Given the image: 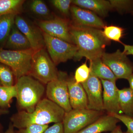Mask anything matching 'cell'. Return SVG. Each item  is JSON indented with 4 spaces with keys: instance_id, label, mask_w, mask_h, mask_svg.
Returning a JSON list of instances; mask_svg holds the SVG:
<instances>
[{
    "instance_id": "obj_1",
    "label": "cell",
    "mask_w": 133,
    "mask_h": 133,
    "mask_svg": "<svg viewBox=\"0 0 133 133\" xmlns=\"http://www.w3.org/2000/svg\"><path fill=\"white\" fill-rule=\"evenodd\" d=\"M70 33L77 51L74 59L79 61L83 57L90 61L102 57L110 41L99 29L71 25Z\"/></svg>"
},
{
    "instance_id": "obj_2",
    "label": "cell",
    "mask_w": 133,
    "mask_h": 133,
    "mask_svg": "<svg viewBox=\"0 0 133 133\" xmlns=\"http://www.w3.org/2000/svg\"><path fill=\"white\" fill-rule=\"evenodd\" d=\"M65 112L58 105L48 98H44L32 112L19 111L13 115L10 119L14 127L19 129L32 125H43L62 122Z\"/></svg>"
},
{
    "instance_id": "obj_3",
    "label": "cell",
    "mask_w": 133,
    "mask_h": 133,
    "mask_svg": "<svg viewBox=\"0 0 133 133\" xmlns=\"http://www.w3.org/2000/svg\"><path fill=\"white\" fill-rule=\"evenodd\" d=\"M15 85L18 105L23 111L32 112L45 92L43 84L31 76L26 75L17 79Z\"/></svg>"
},
{
    "instance_id": "obj_4",
    "label": "cell",
    "mask_w": 133,
    "mask_h": 133,
    "mask_svg": "<svg viewBox=\"0 0 133 133\" xmlns=\"http://www.w3.org/2000/svg\"><path fill=\"white\" fill-rule=\"evenodd\" d=\"M35 51H14L0 49V63L10 67L17 80L29 75L31 60Z\"/></svg>"
},
{
    "instance_id": "obj_5",
    "label": "cell",
    "mask_w": 133,
    "mask_h": 133,
    "mask_svg": "<svg viewBox=\"0 0 133 133\" xmlns=\"http://www.w3.org/2000/svg\"><path fill=\"white\" fill-rule=\"evenodd\" d=\"M58 71L56 65L44 48L34 52L29 76L43 84H47L57 78Z\"/></svg>"
},
{
    "instance_id": "obj_6",
    "label": "cell",
    "mask_w": 133,
    "mask_h": 133,
    "mask_svg": "<svg viewBox=\"0 0 133 133\" xmlns=\"http://www.w3.org/2000/svg\"><path fill=\"white\" fill-rule=\"evenodd\" d=\"M104 111L72 109L65 112L63 123L65 133H78L104 115Z\"/></svg>"
},
{
    "instance_id": "obj_7",
    "label": "cell",
    "mask_w": 133,
    "mask_h": 133,
    "mask_svg": "<svg viewBox=\"0 0 133 133\" xmlns=\"http://www.w3.org/2000/svg\"><path fill=\"white\" fill-rule=\"evenodd\" d=\"M42 34L48 53L56 65L75 57L77 51L75 44L49 35L43 31Z\"/></svg>"
},
{
    "instance_id": "obj_8",
    "label": "cell",
    "mask_w": 133,
    "mask_h": 133,
    "mask_svg": "<svg viewBox=\"0 0 133 133\" xmlns=\"http://www.w3.org/2000/svg\"><path fill=\"white\" fill-rule=\"evenodd\" d=\"M66 72L58 71L57 78L48 83L46 87L47 98L58 105L65 112L72 109L69 100Z\"/></svg>"
},
{
    "instance_id": "obj_9",
    "label": "cell",
    "mask_w": 133,
    "mask_h": 133,
    "mask_svg": "<svg viewBox=\"0 0 133 133\" xmlns=\"http://www.w3.org/2000/svg\"><path fill=\"white\" fill-rule=\"evenodd\" d=\"M101 59L111 69L117 79H127L133 73L132 64L127 55L120 50L112 53L104 52Z\"/></svg>"
},
{
    "instance_id": "obj_10",
    "label": "cell",
    "mask_w": 133,
    "mask_h": 133,
    "mask_svg": "<svg viewBox=\"0 0 133 133\" xmlns=\"http://www.w3.org/2000/svg\"><path fill=\"white\" fill-rule=\"evenodd\" d=\"M43 32L49 35L74 44L70 33V26L66 20L59 17L37 22Z\"/></svg>"
},
{
    "instance_id": "obj_11",
    "label": "cell",
    "mask_w": 133,
    "mask_h": 133,
    "mask_svg": "<svg viewBox=\"0 0 133 133\" xmlns=\"http://www.w3.org/2000/svg\"><path fill=\"white\" fill-rule=\"evenodd\" d=\"M81 84L87 96L88 109L104 111L102 84L100 79L90 74L88 79Z\"/></svg>"
},
{
    "instance_id": "obj_12",
    "label": "cell",
    "mask_w": 133,
    "mask_h": 133,
    "mask_svg": "<svg viewBox=\"0 0 133 133\" xmlns=\"http://www.w3.org/2000/svg\"><path fill=\"white\" fill-rule=\"evenodd\" d=\"M15 25L25 36L35 51L44 48L45 46L42 31L30 23L22 17L17 15Z\"/></svg>"
},
{
    "instance_id": "obj_13",
    "label": "cell",
    "mask_w": 133,
    "mask_h": 133,
    "mask_svg": "<svg viewBox=\"0 0 133 133\" xmlns=\"http://www.w3.org/2000/svg\"><path fill=\"white\" fill-rule=\"evenodd\" d=\"M70 11L74 25L98 29L104 28V22L94 12L74 5L71 7Z\"/></svg>"
},
{
    "instance_id": "obj_14",
    "label": "cell",
    "mask_w": 133,
    "mask_h": 133,
    "mask_svg": "<svg viewBox=\"0 0 133 133\" xmlns=\"http://www.w3.org/2000/svg\"><path fill=\"white\" fill-rule=\"evenodd\" d=\"M104 88L102 99L103 108L108 114H121L119 106V90L116 82L100 79Z\"/></svg>"
},
{
    "instance_id": "obj_15",
    "label": "cell",
    "mask_w": 133,
    "mask_h": 133,
    "mask_svg": "<svg viewBox=\"0 0 133 133\" xmlns=\"http://www.w3.org/2000/svg\"><path fill=\"white\" fill-rule=\"evenodd\" d=\"M70 104L72 109H88L87 98L85 91L80 83H77L74 78L67 80Z\"/></svg>"
},
{
    "instance_id": "obj_16",
    "label": "cell",
    "mask_w": 133,
    "mask_h": 133,
    "mask_svg": "<svg viewBox=\"0 0 133 133\" xmlns=\"http://www.w3.org/2000/svg\"><path fill=\"white\" fill-rule=\"evenodd\" d=\"M119 122L120 121L118 119L110 115H104L78 133H101L111 132L115 128Z\"/></svg>"
},
{
    "instance_id": "obj_17",
    "label": "cell",
    "mask_w": 133,
    "mask_h": 133,
    "mask_svg": "<svg viewBox=\"0 0 133 133\" xmlns=\"http://www.w3.org/2000/svg\"><path fill=\"white\" fill-rule=\"evenodd\" d=\"M4 48L5 49L14 51L32 49L28 40L15 24L12 27Z\"/></svg>"
},
{
    "instance_id": "obj_18",
    "label": "cell",
    "mask_w": 133,
    "mask_h": 133,
    "mask_svg": "<svg viewBox=\"0 0 133 133\" xmlns=\"http://www.w3.org/2000/svg\"><path fill=\"white\" fill-rule=\"evenodd\" d=\"M75 6L90 10L101 16H105L112 9L109 1L105 0H73Z\"/></svg>"
},
{
    "instance_id": "obj_19",
    "label": "cell",
    "mask_w": 133,
    "mask_h": 133,
    "mask_svg": "<svg viewBox=\"0 0 133 133\" xmlns=\"http://www.w3.org/2000/svg\"><path fill=\"white\" fill-rule=\"evenodd\" d=\"M90 75L100 79L116 82L117 79L108 66L102 62L101 58L90 61Z\"/></svg>"
},
{
    "instance_id": "obj_20",
    "label": "cell",
    "mask_w": 133,
    "mask_h": 133,
    "mask_svg": "<svg viewBox=\"0 0 133 133\" xmlns=\"http://www.w3.org/2000/svg\"><path fill=\"white\" fill-rule=\"evenodd\" d=\"M119 104L121 111L127 116L133 117V91L130 88L119 90Z\"/></svg>"
},
{
    "instance_id": "obj_21",
    "label": "cell",
    "mask_w": 133,
    "mask_h": 133,
    "mask_svg": "<svg viewBox=\"0 0 133 133\" xmlns=\"http://www.w3.org/2000/svg\"><path fill=\"white\" fill-rule=\"evenodd\" d=\"M17 15L9 14L0 16V49H3Z\"/></svg>"
},
{
    "instance_id": "obj_22",
    "label": "cell",
    "mask_w": 133,
    "mask_h": 133,
    "mask_svg": "<svg viewBox=\"0 0 133 133\" xmlns=\"http://www.w3.org/2000/svg\"><path fill=\"white\" fill-rule=\"evenodd\" d=\"M25 1L23 0H0V16L16 14L21 12Z\"/></svg>"
},
{
    "instance_id": "obj_23",
    "label": "cell",
    "mask_w": 133,
    "mask_h": 133,
    "mask_svg": "<svg viewBox=\"0 0 133 133\" xmlns=\"http://www.w3.org/2000/svg\"><path fill=\"white\" fill-rule=\"evenodd\" d=\"M16 95L15 84L9 87L0 85V107L3 109L9 107L11 100L13 98H16Z\"/></svg>"
},
{
    "instance_id": "obj_24",
    "label": "cell",
    "mask_w": 133,
    "mask_h": 133,
    "mask_svg": "<svg viewBox=\"0 0 133 133\" xmlns=\"http://www.w3.org/2000/svg\"><path fill=\"white\" fill-rule=\"evenodd\" d=\"M102 33L108 40L118 42L123 44L121 39L124 35V29L119 26H105Z\"/></svg>"
},
{
    "instance_id": "obj_25",
    "label": "cell",
    "mask_w": 133,
    "mask_h": 133,
    "mask_svg": "<svg viewBox=\"0 0 133 133\" xmlns=\"http://www.w3.org/2000/svg\"><path fill=\"white\" fill-rule=\"evenodd\" d=\"M14 76L10 67L0 63V82L2 85L9 87L14 85Z\"/></svg>"
},
{
    "instance_id": "obj_26",
    "label": "cell",
    "mask_w": 133,
    "mask_h": 133,
    "mask_svg": "<svg viewBox=\"0 0 133 133\" xmlns=\"http://www.w3.org/2000/svg\"><path fill=\"white\" fill-rule=\"evenodd\" d=\"M90 71L86 63H83L76 70L74 78L77 83L82 84L88 79Z\"/></svg>"
},
{
    "instance_id": "obj_27",
    "label": "cell",
    "mask_w": 133,
    "mask_h": 133,
    "mask_svg": "<svg viewBox=\"0 0 133 133\" xmlns=\"http://www.w3.org/2000/svg\"><path fill=\"white\" fill-rule=\"evenodd\" d=\"M30 8L36 14L46 16L50 14V10L46 4L41 0H33L30 4Z\"/></svg>"
},
{
    "instance_id": "obj_28",
    "label": "cell",
    "mask_w": 133,
    "mask_h": 133,
    "mask_svg": "<svg viewBox=\"0 0 133 133\" xmlns=\"http://www.w3.org/2000/svg\"><path fill=\"white\" fill-rule=\"evenodd\" d=\"M50 2L56 8L59 10L62 14L67 15L69 14L70 10L71 0H52Z\"/></svg>"
},
{
    "instance_id": "obj_29",
    "label": "cell",
    "mask_w": 133,
    "mask_h": 133,
    "mask_svg": "<svg viewBox=\"0 0 133 133\" xmlns=\"http://www.w3.org/2000/svg\"><path fill=\"white\" fill-rule=\"evenodd\" d=\"M118 119L126 126L127 131L125 133H133V117L125 115L117 114H108Z\"/></svg>"
},
{
    "instance_id": "obj_30",
    "label": "cell",
    "mask_w": 133,
    "mask_h": 133,
    "mask_svg": "<svg viewBox=\"0 0 133 133\" xmlns=\"http://www.w3.org/2000/svg\"><path fill=\"white\" fill-rule=\"evenodd\" d=\"M109 2L113 8L118 11H126L131 8L133 1L128 0H110Z\"/></svg>"
},
{
    "instance_id": "obj_31",
    "label": "cell",
    "mask_w": 133,
    "mask_h": 133,
    "mask_svg": "<svg viewBox=\"0 0 133 133\" xmlns=\"http://www.w3.org/2000/svg\"><path fill=\"white\" fill-rule=\"evenodd\" d=\"M49 127L48 125H30L24 128L19 129L17 131H15V133H44Z\"/></svg>"
},
{
    "instance_id": "obj_32",
    "label": "cell",
    "mask_w": 133,
    "mask_h": 133,
    "mask_svg": "<svg viewBox=\"0 0 133 133\" xmlns=\"http://www.w3.org/2000/svg\"><path fill=\"white\" fill-rule=\"evenodd\" d=\"M44 133H65L63 123H55L53 125L48 127Z\"/></svg>"
},
{
    "instance_id": "obj_33",
    "label": "cell",
    "mask_w": 133,
    "mask_h": 133,
    "mask_svg": "<svg viewBox=\"0 0 133 133\" xmlns=\"http://www.w3.org/2000/svg\"><path fill=\"white\" fill-rule=\"evenodd\" d=\"M124 46L123 52L126 55H132L133 56V45H127L123 44Z\"/></svg>"
},
{
    "instance_id": "obj_34",
    "label": "cell",
    "mask_w": 133,
    "mask_h": 133,
    "mask_svg": "<svg viewBox=\"0 0 133 133\" xmlns=\"http://www.w3.org/2000/svg\"><path fill=\"white\" fill-rule=\"evenodd\" d=\"M9 111L6 109H3V108H0V116L3 115L7 114L8 113ZM3 127L1 124H0V133L2 132Z\"/></svg>"
},
{
    "instance_id": "obj_35",
    "label": "cell",
    "mask_w": 133,
    "mask_h": 133,
    "mask_svg": "<svg viewBox=\"0 0 133 133\" xmlns=\"http://www.w3.org/2000/svg\"><path fill=\"white\" fill-rule=\"evenodd\" d=\"M14 127L12 123H10L9 126L8 128L5 132L1 133H15L14 130Z\"/></svg>"
},
{
    "instance_id": "obj_36",
    "label": "cell",
    "mask_w": 133,
    "mask_h": 133,
    "mask_svg": "<svg viewBox=\"0 0 133 133\" xmlns=\"http://www.w3.org/2000/svg\"><path fill=\"white\" fill-rule=\"evenodd\" d=\"M110 133H125L123 132L121 129V127L120 125H117L115 128L112 131L110 132Z\"/></svg>"
},
{
    "instance_id": "obj_37",
    "label": "cell",
    "mask_w": 133,
    "mask_h": 133,
    "mask_svg": "<svg viewBox=\"0 0 133 133\" xmlns=\"http://www.w3.org/2000/svg\"><path fill=\"white\" fill-rule=\"evenodd\" d=\"M129 83V88L133 91V73L129 76V77L128 79Z\"/></svg>"
},
{
    "instance_id": "obj_38",
    "label": "cell",
    "mask_w": 133,
    "mask_h": 133,
    "mask_svg": "<svg viewBox=\"0 0 133 133\" xmlns=\"http://www.w3.org/2000/svg\"><path fill=\"white\" fill-rule=\"evenodd\" d=\"M1 82H0V85H1Z\"/></svg>"
},
{
    "instance_id": "obj_39",
    "label": "cell",
    "mask_w": 133,
    "mask_h": 133,
    "mask_svg": "<svg viewBox=\"0 0 133 133\" xmlns=\"http://www.w3.org/2000/svg\"><path fill=\"white\" fill-rule=\"evenodd\" d=\"M132 14H133V11H132Z\"/></svg>"
}]
</instances>
